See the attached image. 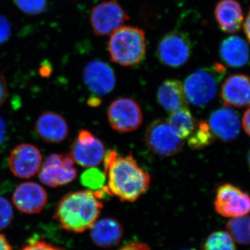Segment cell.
I'll list each match as a JSON object with an SVG mask.
<instances>
[{
    "instance_id": "6da1fadb",
    "label": "cell",
    "mask_w": 250,
    "mask_h": 250,
    "mask_svg": "<svg viewBox=\"0 0 250 250\" xmlns=\"http://www.w3.org/2000/svg\"><path fill=\"white\" fill-rule=\"evenodd\" d=\"M104 174L108 189L122 202L137 200L149 188V174L140 167L131 154L120 156L115 150L105 154Z\"/></svg>"
},
{
    "instance_id": "7a4b0ae2",
    "label": "cell",
    "mask_w": 250,
    "mask_h": 250,
    "mask_svg": "<svg viewBox=\"0 0 250 250\" xmlns=\"http://www.w3.org/2000/svg\"><path fill=\"white\" fill-rule=\"evenodd\" d=\"M103 203L90 190L68 192L57 204L53 218L69 232H84L93 226L101 213Z\"/></svg>"
},
{
    "instance_id": "3957f363",
    "label": "cell",
    "mask_w": 250,
    "mask_h": 250,
    "mask_svg": "<svg viewBox=\"0 0 250 250\" xmlns=\"http://www.w3.org/2000/svg\"><path fill=\"white\" fill-rule=\"evenodd\" d=\"M107 49L112 62L125 67L139 65L147 51L146 34L139 27L123 26L111 34Z\"/></svg>"
},
{
    "instance_id": "277c9868",
    "label": "cell",
    "mask_w": 250,
    "mask_h": 250,
    "mask_svg": "<svg viewBox=\"0 0 250 250\" xmlns=\"http://www.w3.org/2000/svg\"><path fill=\"white\" fill-rule=\"evenodd\" d=\"M226 67L220 62L198 69L186 79L184 87L187 101L197 107H204L214 99Z\"/></svg>"
},
{
    "instance_id": "5b68a950",
    "label": "cell",
    "mask_w": 250,
    "mask_h": 250,
    "mask_svg": "<svg viewBox=\"0 0 250 250\" xmlns=\"http://www.w3.org/2000/svg\"><path fill=\"white\" fill-rule=\"evenodd\" d=\"M192 51V42L188 34L173 31L161 38L156 48V56L161 63L177 68L187 63Z\"/></svg>"
},
{
    "instance_id": "8992f818",
    "label": "cell",
    "mask_w": 250,
    "mask_h": 250,
    "mask_svg": "<svg viewBox=\"0 0 250 250\" xmlns=\"http://www.w3.org/2000/svg\"><path fill=\"white\" fill-rule=\"evenodd\" d=\"M146 142L148 147L163 156H173L183 147L184 140L165 120H156L147 126Z\"/></svg>"
},
{
    "instance_id": "52a82bcc",
    "label": "cell",
    "mask_w": 250,
    "mask_h": 250,
    "mask_svg": "<svg viewBox=\"0 0 250 250\" xmlns=\"http://www.w3.org/2000/svg\"><path fill=\"white\" fill-rule=\"evenodd\" d=\"M129 16L119 3L113 0L104 1L93 6L90 22L94 34L99 36L111 35L123 27Z\"/></svg>"
},
{
    "instance_id": "ba28073f",
    "label": "cell",
    "mask_w": 250,
    "mask_h": 250,
    "mask_svg": "<svg viewBox=\"0 0 250 250\" xmlns=\"http://www.w3.org/2000/svg\"><path fill=\"white\" fill-rule=\"evenodd\" d=\"M77 177L75 161L70 154H52L47 158L39 173L41 182L47 187L67 185Z\"/></svg>"
},
{
    "instance_id": "9c48e42d",
    "label": "cell",
    "mask_w": 250,
    "mask_h": 250,
    "mask_svg": "<svg viewBox=\"0 0 250 250\" xmlns=\"http://www.w3.org/2000/svg\"><path fill=\"white\" fill-rule=\"evenodd\" d=\"M107 116L111 127L119 133L134 131L143 123L141 106L131 98H119L112 102L108 106Z\"/></svg>"
},
{
    "instance_id": "30bf717a",
    "label": "cell",
    "mask_w": 250,
    "mask_h": 250,
    "mask_svg": "<svg viewBox=\"0 0 250 250\" xmlns=\"http://www.w3.org/2000/svg\"><path fill=\"white\" fill-rule=\"evenodd\" d=\"M214 207L215 211L225 218L244 216L250 212V196L236 186L223 184L217 190Z\"/></svg>"
},
{
    "instance_id": "8fae6325",
    "label": "cell",
    "mask_w": 250,
    "mask_h": 250,
    "mask_svg": "<svg viewBox=\"0 0 250 250\" xmlns=\"http://www.w3.org/2000/svg\"><path fill=\"white\" fill-rule=\"evenodd\" d=\"M106 154L104 144L90 131L81 130L72 143L71 155L74 161L83 167H95L100 165Z\"/></svg>"
},
{
    "instance_id": "7c38bea8",
    "label": "cell",
    "mask_w": 250,
    "mask_h": 250,
    "mask_svg": "<svg viewBox=\"0 0 250 250\" xmlns=\"http://www.w3.org/2000/svg\"><path fill=\"white\" fill-rule=\"evenodd\" d=\"M42 157L36 146L28 143L18 145L12 149L9 157L11 172L21 179H29L40 171Z\"/></svg>"
},
{
    "instance_id": "4fadbf2b",
    "label": "cell",
    "mask_w": 250,
    "mask_h": 250,
    "mask_svg": "<svg viewBox=\"0 0 250 250\" xmlns=\"http://www.w3.org/2000/svg\"><path fill=\"white\" fill-rule=\"evenodd\" d=\"M83 82L94 95L103 96L111 93L116 85V75L112 67L101 60H93L85 65Z\"/></svg>"
},
{
    "instance_id": "5bb4252c",
    "label": "cell",
    "mask_w": 250,
    "mask_h": 250,
    "mask_svg": "<svg viewBox=\"0 0 250 250\" xmlns=\"http://www.w3.org/2000/svg\"><path fill=\"white\" fill-rule=\"evenodd\" d=\"M47 199L45 189L35 182L19 184L13 195V202L17 209L27 214L40 213L47 205Z\"/></svg>"
},
{
    "instance_id": "9a60e30c",
    "label": "cell",
    "mask_w": 250,
    "mask_h": 250,
    "mask_svg": "<svg viewBox=\"0 0 250 250\" xmlns=\"http://www.w3.org/2000/svg\"><path fill=\"white\" fill-rule=\"evenodd\" d=\"M220 98L226 106H250V77L243 74L229 75L222 84Z\"/></svg>"
},
{
    "instance_id": "2e32d148",
    "label": "cell",
    "mask_w": 250,
    "mask_h": 250,
    "mask_svg": "<svg viewBox=\"0 0 250 250\" xmlns=\"http://www.w3.org/2000/svg\"><path fill=\"white\" fill-rule=\"evenodd\" d=\"M34 129L42 141L52 144L62 142L69 134L66 120L52 111L43 112L36 121Z\"/></svg>"
},
{
    "instance_id": "e0dca14e",
    "label": "cell",
    "mask_w": 250,
    "mask_h": 250,
    "mask_svg": "<svg viewBox=\"0 0 250 250\" xmlns=\"http://www.w3.org/2000/svg\"><path fill=\"white\" fill-rule=\"evenodd\" d=\"M208 125L214 136L225 141L236 139L241 131L238 114L230 108H221L212 113Z\"/></svg>"
},
{
    "instance_id": "ac0fdd59",
    "label": "cell",
    "mask_w": 250,
    "mask_h": 250,
    "mask_svg": "<svg viewBox=\"0 0 250 250\" xmlns=\"http://www.w3.org/2000/svg\"><path fill=\"white\" fill-rule=\"evenodd\" d=\"M218 27L223 32L236 34L244 22V16L241 4L236 0H220L214 11Z\"/></svg>"
},
{
    "instance_id": "d6986e66",
    "label": "cell",
    "mask_w": 250,
    "mask_h": 250,
    "mask_svg": "<svg viewBox=\"0 0 250 250\" xmlns=\"http://www.w3.org/2000/svg\"><path fill=\"white\" fill-rule=\"evenodd\" d=\"M124 234L123 225L116 219L98 220L91 228L90 237L94 244L103 248H113L121 242Z\"/></svg>"
},
{
    "instance_id": "ffe728a7",
    "label": "cell",
    "mask_w": 250,
    "mask_h": 250,
    "mask_svg": "<svg viewBox=\"0 0 250 250\" xmlns=\"http://www.w3.org/2000/svg\"><path fill=\"white\" fill-rule=\"evenodd\" d=\"M219 52L220 58L229 66L239 68L249 62V46L240 36H231L225 39Z\"/></svg>"
},
{
    "instance_id": "44dd1931",
    "label": "cell",
    "mask_w": 250,
    "mask_h": 250,
    "mask_svg": "<svg viewBox=\"0 0 250 250\" xmlns=\"http://www.w3.org/2000/svg\"><path fill=\"white\" fill-rule=\"evenodd\" d=\"M157 100L164 109L170 113L187 107L188 101L184 83L177 80H166L158 89Z\"/></svg>"
},
{
    "instance_id": "7402d4cb",
    "label": "cell",
    "mask_w": 250,
    "mask_h": 250,
    "mask_svg": "<svg viewBox=\"0 0 250 250\" xmlns=\"http://www.w3.org/2000/svg\"><path fill=\"white\" fill-rule=\"evenodd\" d=\"M167 122L183 140L188 139L197 125L196 120L188 106L172 112Z\"/></svg>"
},
{
    "instance_id": "603a6c76",
    "label": "cell",
    "mask_w": 250,
    "mask_h": 250,
    "mask_svg": "<svg viewBox=\"0 0 250 250\" xmlns=\"http://www.w3.org/2000/svg\"><path fill=\"white\" fill-rule=\"evenodd\" d=\"M227 231L231 238L240 245H250V216L233 218L226 225Z\"/></svg>"
},
{
    "instance_id": "cb8c5ba5",
    "label": "cell",
    "mask_w": 250,
    "mask_h": 250,
    "mask_svg": "<svg viewBox=\"0 0 250 250\" xmlns=\"http://www.w3.org/2000/svg\"><path fill=\"white\" fill-rule=\"evenodd\" d=\"M215 137L208 123L205 121L197 122L196 128L188 139V143L193 149H200L210 146Z\"/></svg>"
},
{
    "instance_id": "d4e9b609",
    "label": "cell",
    "mask_w": 250,
    "mask_h": 250,
    "mask_svg": "<svg viewBox=\"0 0 250 250\" xmlns=\"http://www.w3.org/2000/svg\"><path fill=\"white\" fill-rule=\"evenodd\" d=\"M204 250H236L234 242L228 232L215 231L208 236L203 246Z\"/></svg>"
},
{
    "instance_id": "484cf974",
    "label": "cell",
    "mask_w": 250,
    "mask_h": 250,
    "mask_svg": "<svg viewBox=\"0 0 250 250\" xmlns=\"http://www.w3.org/2000/svg\"><path fill=\"white\" fill-rule=\"evenodd\" d=\"M106 177L104 172L103 173L95 167H90L82 174L80 181L83 187L91 190H98L104 187Z\"/></svg>"
},
{
    "instance_id": "4316f807",
    "label": "cell",
    "mask_w": 250,
    "mask_h": 250,
    "mask_svg": "<svg viewBox=\"0 0 250 250\" xmlns=\"http://www.w3.org/2000/svg\"><path fill=\"white\" fill-rule=\"evenodd\" d=\"M18 9L29 16H38L45 13L48 8V0H14Z\"/></svg>"
},
{
    "instance_id": "83f0119b",
    "label": "cell",
    "mask_w": 250,
    "mask_h": 250,
    "mask_svg": "<svg viewBox=\"0 0 250 250\" xmlns=\"http://www.w3.org/2000/svg\"><path fill=\"white\" fill-rule=\"evenodd\" d=\"M12 206L6 198L0 197V230L8 228L14 219Z\"/></svg>"
},
{
    "instance_id": "f1b7e54d",
    "label": "cell",
    "mask_w": 250,
    "mask_h": 250,
    "mask_svg": "<svg viewBox=\"0 0 250 250\" xmlns=\"http://www.w3.org/2000/svg\"><path fill=\"white\" fill-rule=\"evenodd\" d=\"M11 35V27L7 18L0 14V45H4L9 40Z\"/></svg>"
},
{
    "instance_id": "f546056e",
    "label": "cell",
    "mask_w": 250,
    "mask_h": 250,
    "mask_svg": "<svg viewBox=\"0 0 250 250\" xmlns=\"http://www.w3.org/2000/svg\"><path fill=\"white\" fill-rule=\"evenodd\" d=\"M20 250H64L59 247L42 241H31Z\"/></svg>"
},
{
    "instance_id": "4dcf8cb0",
    "label": "cell",
    "mask_w": 250,
    "mask_h": 250,
    "mask_svg": "<svg viewBox=\"0 0 250 250\" xmlns=\"http://www.w3.org/2000/svg\"><path fill=\"white\" fill-rule=\"evenodd\" d=\"M8 141V129L6 123L0 116V152L6 147Z\"/></svg>"
},
{
    "instance_id": "1f68e13d",
    "label": "cell",
    "mask_w": 250,
    "mask_h": 250,
    "mask_svg": "<svg viewBox=\"0 0 250 250\" xmlns=\"http://www.w3.org/2000/svg\"><path fill=\"white\" fill-rule=\"evenodd\" d=\"M118 250H151L149 247L141 242H130Z\"/></svg>"
},
{
    "instance_id": "d6a6232c",
    "label": "cell",
    "mask_w": 250,
    "mask_h": 250,
    "mask_svg": "<svg viewBox=\"0 0 250 250\" xmlns=\"http://www.w3.org/2000/svg\"><path fill=\"white\" fill-rule=\"evenodd\" d=\"M8 90L6 86V80L2 74L0 73V106L6 101L7 97Z\"/></svg>"
},
{
    "instance_id": "836d02e7",
    "label": "cell",
    "mask_w": 250,
    "mask_h": 250,
    "mask_svg": "<svg viewBox=\"0 0 250 250\" xmlns=\"http://www.w3.org/2000/svg\"><path fill=\"white\" fill-rule=\"evenodd\" d=\"M242 124L247 134L250 136V108H248L244 113Z\"/></svg>"
},
{
    "instance_id": "e575fe53",
    "label": "cell",
    "mask_w": 250,
    "mask_h": 250,
    "mask_svg": "<svg viewBox=\"0 0 250 250\" xmlns=\"http://www.w3.org/2000/svg\"><path fill=\"white\" fill-rule=\"evenodd\" d=\"M243 29H244L245 34H246L247 39L250 44V8L249 12L247 15L245 22H243Z\"/></svg>"
},
{
    "instance_id": "d590c367",
    "label": "cell",
    "mask_w": 250,
    "mask_h": 250,
    "mask_svg": "<svg viewBox=\"0 0 250 250\" xmlns=\"http://www.w3.org/2000/svg\"><path fill=\"white\" fill-rule=\"evenodd\" d=\"M0 250H12L7 238L2 234H0Z\"/></svg>"
},
{
    "instance_id": "8d00e7d4",
    "label": "cell",
    "mask_w": 250,
    "mask_h": 250,
    "mask_svg": "<svg viewBox=\"0 0 250 250\" xmlns=\"http://www.w3.org/2000/svg\"><path fill=\"white\" fill-rule=\"evenodd\" d=\"M248 162H249V165H250V154H249V157H248Z\"/></svg>"
},
{
    "instance_id": "74e56055",
    "label": "cell",
    "mask_w": 250,
    "mask_h": 250,
    "mask_svg": "<svg viewBox=\"0 0 250 250\" xmlns=\"http://www.w3.org/2000/svg\"><path fill=\"white\" fill-rule=\"evenodd\" d=\"M195 250L187 249V250Z\"/></svg>"
}]
</instances>
